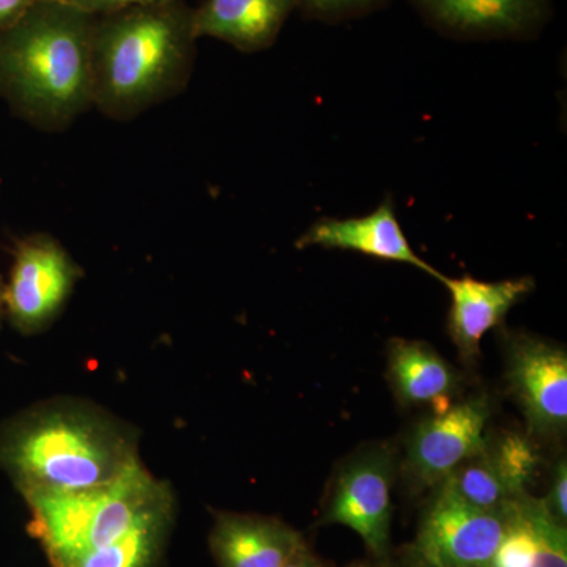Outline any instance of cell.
Wrapping results in <instances>:
<instances>
[{"mask_svg":"<svg viewBox=\"0 0 567 567\" xmlns=\"http://www.w3.org/2000/svg\"><path fill=\"white\" fill-rule=\"evenodd\" d=\"M96 14L39 0L0 33V100L47 133L69 130L92 107Z\"/></svg>","mask_w":567,"mask_h":567,"instance_id":"6da1fadb","label":"cell"},{"mask_svg":"<svg viewBox=\"0 0 567 567\" xmlns=\"http://www.w3.org/2000/svg\"><path fill=\"white\" fill-rule=\"evenodd\" d=\"M137 461L133 429L85 402H44L0 427V468L21 495L107 486Z\"/></svg>","mask_w":567,"mask_h":567,"instance_id":"7a4b0ae2","label":"cell"},{"mask_svg":"<svg viewBox=\"0 0 567 567\" xmlns=\"http://www.w3.org/2000/svg\"><path fill=\"white\" fill-rule=\"evenodd\" d=\"M193 10L178 0L96 17L92 107L111 121H133L174 99L192 80Z\"/></svg>","mask_w":567,"mask_h":567,"instance_id":"3957f363","label":"cell"},{"mask_svg":"<svg viewBox=\"0 0 567 567\" xmlns=\"http://www.w3.org/2000/svg\"><path fill=\"white\" fill-rule=\"evenodd\" d=\"M81 268L58 238L33 234L14 246L10 279L3 286L6 317L22 334L54 322L80 281Z\"/></svg>","mask_w":567,"mask_h":567,"instance_id":"277c9868","label":"cell"},{"mask_svg":"<svg viewBox=\"0 0 567 567\" xmlns=\"http://www.w3.org/2000/svg\"><path fill=\"white\" fill-rule=\"evenodd\" d=\"M503 535L505 511L476 509L440 484L421 520L416 557L424 567H488Z\"/></svg>","mask_w":567,"mask_h":567,"instance_id":"5b68a950","label":"cell"},{"mask_svg":"<svg viewBox=\"0 0 567 567\" xmlns=\"http://www.w3.org/2000/svg\"><path fill=\"white\" fill-rule=\"evenodd\" d=\"M393 457L385 447L347 462L336 477L323 524L344 525L363 539L377 558L388 557L391 528Z\"/></svg>","mask_w":567,"mask_h":567,"instance_id":"8992f818","label":"cell"},{"mask_svg":"<svg viewBox=\"0 0 567 567\" xmlns=\"http://www.w3.org/2000/svg\"><path fill=\"white\" fill-rule=\"evenodd\" d=\"M488 402L472 398L435 412L413 429L405 470L417 486L442 484L457 466L486 450Z\"/></svg>","mask_w":567,"mask_h":567,"instance_id":"52a82bcc","label":"cell"},{"mask_svg":"<svg viewBox=\"0 0 567 567\" xmlns=\"http://www.w3.org/2000/svg\"><path fill=\"white\" fill-rule=\"evenodd\" d=\"M506 379L529 431L558 435L567 425V354L561 346L517 334L507 342Z\"/></svg>","mask_w":567,"mask_h":567,"instance_id":"ba28073f","label":"cell"},{"mask_svg":"<svg viewBox=\"0 0 567 567\" xmlns=\"http://www.w3.org/2000/svg\"><path fill=\"white\" fill-rule=\"evenodd\" d=\"M432 29L457 40L536 39L554 0H409Z\"/></svg>","mask_w":567,"mask_h":567,"instance_id":"9c48e42d","label":"cell"},{"mask_svg":"<svg viewBox=\"0 0 567 567\" xmlns=\"http://www.w3.org/2000/svg\"><path fill=\"white\" fill-rule=\"evenodd\" d=\"M298 249L322 246L327 249H341L364 254L375 259L391 260L415 267L442 282L443 276L421 259L395 216L393 200L388 197L374 212L360 218H322L312 224L295 244Z\"/></svg>","mask_w":567,"mask_h":567,"instance_id":"30bf717a","label":"cell"},{"mask_svg":"<svg viewBox=\"0 0 567 567\" xmlns=\"http://www.w3.org/2000/svg\"><path fill=\"white\" fill-rule=\"evenodd\" d=\"M442 282L451 295L447 333L462 360L470 364L480 357L483 336L499 327L507 312L535 289V281L529 276L498 282L477 281L472 276H443Z\"/></svg>","mask_w":567,"mask_h":567,"instance_id":"8fae6325","label":"cell"},{"mask_svg":"<svg viewBox=\"0 0 567 567\" xmlns=\"http://www.w3.org/2000/svg\"><path fill=\"white\" fill-rule=\"evenodd\" d=\"M208 546L216 567H282L308 544L279 518L216 513Z\"/></svg>","mask_w":567,"mask_h":567,"instance_id":"7c38bea8","label":"cell"},{"mask_svg":"<svg viewBox=\"0 0 567 567\" xmlns=\"http://www.w3.org/2000/svg\"><path fill=\"white\" fill-rule=\"evenodd\" d=\"M295 9L297 0H205L193 10L194 35L226 41L238 51H264Z\"/></svg>","mask_w":567,"mask_h":567,"instance_id":"4fadbf2b","label":"cell"},{"mask_svg":"<svg viewBox=\"0 0 567 567\" xmlns=\"http://www.w3.org/2000/svg\"><path fill=\"white\" fill-rule=\"evenodd\" d=\"M488 567H567V533L544 499L518 495L505 509V535Z\"/></svg>","mask_w":567,"mask_h":567,"instance_id":"5bb4252c","label":"cell"},{"mask_svg":"<svg viewBox=\"0 0 567 567\" xmlns=\"http://www.w3.org/2000/svg\"><path fill=\"white\" fill-rule=\"evenodd\" d=\"M390 377L395 395L406 405H432L435 412L450 406L456 388L451 365L420 341L393 339L390 344Z\"/></svg>","mask_w":567,"mask_h":567,"instance_id":"9a60e30c","label":"cell"},{"mask_svg":"<svg viewBox=\"0 0 567 567\" xmlns=\"http://www.w3.org/2000/svg\"><path fill=\"white\" fill-rule=\"evenodd\" d=\"M175 524V503L156 511L114 543L95 548L66 567H159Z\"/></svg>","mask_w":567,"mask_h":567,"instance_id":"2e32d148","label":"cell"},{"mask_svg":"<svg viewBox=\"0 0 567 567\" xmlns=\"http://www.w3.org/2000/svg\"><path fill=\"white\" fill-rule=\"evenodd\" d=\"M442 484L466 505L488 513H502L517 498L496 472L486 450L457 466Z\"/></svg>","mask_w":567,"mask_h":567,"instance_id":"e0dca14e","label":"cell"},{"mask_svg":"<svg viewBox=\"0 0 567 567\" xmlns=\"http://www.w3.org/2000/svg\"><path fill=\"white\" fill-rule=\"evenodd\" d=\"M487 456L514 495L527 494L525 487L535 476L539 456L536 446L520 434H505L487 443Z\"/></svg>","mask_w":567,"mask_h":567,"instance_id":"ac0fdd59","label":"cell"},{"mask_svg":"<svg viewBox=\"0 0 567 567\" xmlns=\"http://www.w3.org/2000/svg\"><path fill=\"white\" fill-rule=\"evenodd\" d=\"M388 2L390 0H297V9L311 20L338 24L374 13Z\"/></svg>","mask_w":567,"mask_h":567,"instance_id":"d6986e66","label":"cell"},{"mask_svg":"<svg viewBox=\"0 0 567 567\" xmlns=\"http://www.w3.org/2000/svg\"><path fill=\"white\" fill-rule=\"evenodd\" d=\"M548 513L554 516L558 524L565 525L567 520V468L566 458H561L555 466L554 483L550 487V496L544 499Z\"/></svg>","mask_w":567,"mask_h":567,"instance_id":"ffe728a7","label":"cell"},{"mask_svg":"<svg viewBox=\"0 0 567 567\" xmlns=\"http://www.w3.org/2000/svg\"><path fill=\"white\" fill-rule=\"evenodd\" d=\"M59 2L69 3L71 7H76V9L100 17V14L114 13V11L132 9V7L148 6V3L164 2V0H59Z\"/></svg>","mask_w":567,"mask_h":567,"instance_id":"44dd1931","label":"cell"},{"mask_svg":"<svg viewBox=\"0 0 567 567\" xmlns=\"http://www.w3.org/2000/svg\"><path fill=\"white\" fill-rule=\"evenodd\" d=\"M39 0H0V33L20 20Z\"/></svg>","mask_w":567,"mask_h":567,"instance_id":"7402d4cb","label":"cell"},{"mask_svg":"<svg viewBox=\"0 0 567 567\" xmlns=\"http://www.w3.org/2000/svg\"><path fill=\"white\" fill-rule=\"evenodd\" d=\"M282 567H324L323 563L320 561L319 558L309 550V547L306 546L298 551L297 555L289 563H286Z\"/></svg>","mask_w":567,"mask_h":567,"instance_id":"603a6c76","label":"cell"},{"mask_svg":"<svg viewBox=\"0 0 567 567\" xmlns=\"http://www.w3.org/2000/svg\"><path fill=\"white\" fill-rule=\"evenodd\" d=\"M6 317V298H3V286L0 284V324Z\"/></svg>","mask_w":567,"mask_h":567,"instance_id":"cb8c5ba5","label":"cell"},{"mask_svg":"<svg viewBox=\"0 0 567 567\" xmlns=\"http://www.w3.org/2000/svg\"><path fill=\"white\" fill-rule=\"evenodd\" d=\"M352 567H385V566H372V565H354Z\"/></svg>","mask_w":567,"mask_h":567,"instance_id":"d4e9b609","label":"cell"}]
</instances>
